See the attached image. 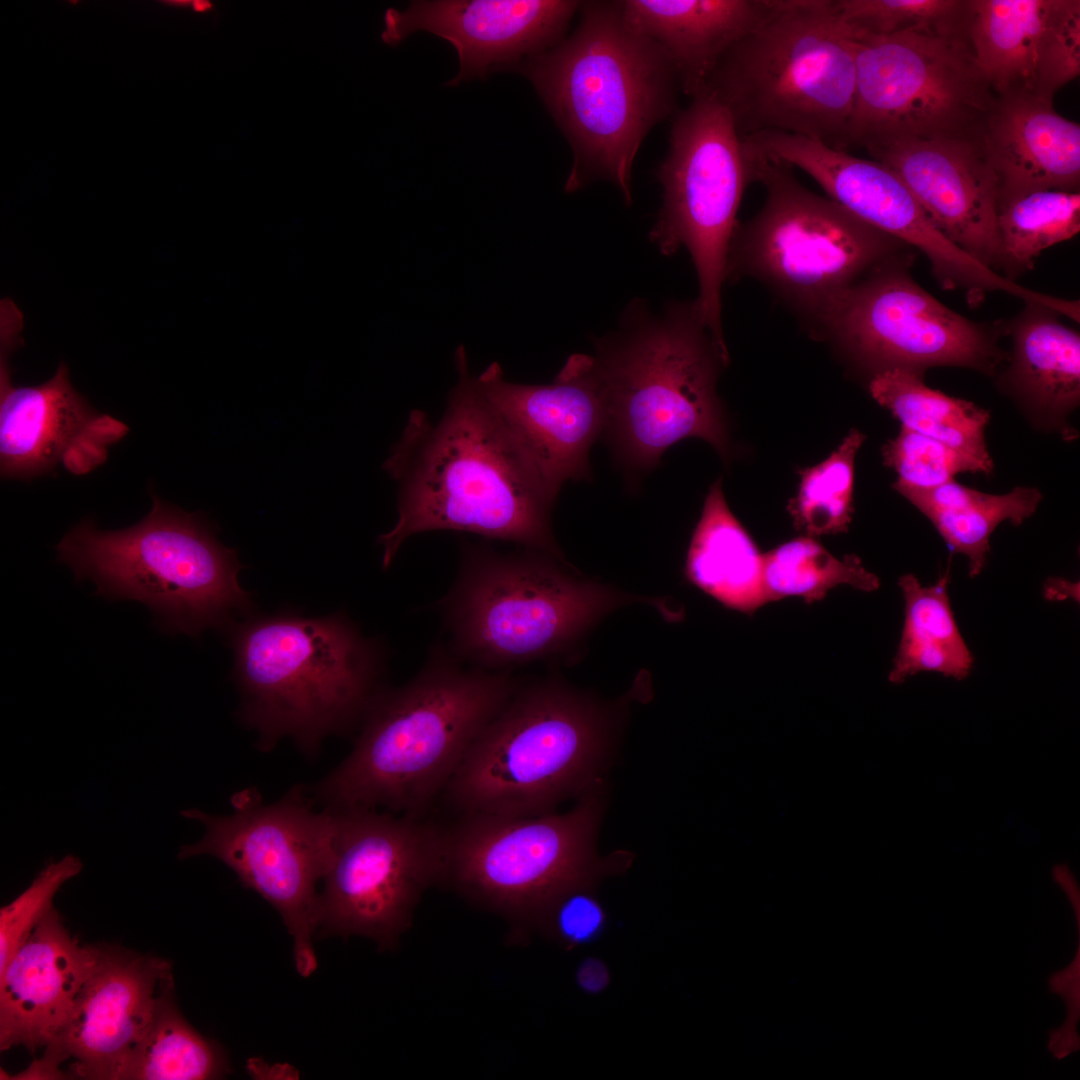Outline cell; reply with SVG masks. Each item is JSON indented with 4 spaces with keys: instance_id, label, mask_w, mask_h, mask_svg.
Returning <instances> with one entry per match:
<instances>
[{
    "instance_id": "16",
    "label": "cell",
    "mask_w": 1080,
    "mask_h": 1080,
    "mask_svg": "<svg viewBox=\"0 0 1080 1080\" xmlns=\"http://www.w3.org/2000/svg\"><path fill=\"white\" fill-rule=\"evenodd\" d=\"M912 259L907 255L868 273L813 330L873 374L892 368L924 373L937 366L994 374L1006 359L999 331L929 294L910 274Z\"/></svg>"
},
{
    "instance_id": "26",
    "label": "cell",
    "mask_w": 1080,
    "mask_h": 1080,
    "mask_svg": "<svg viewBox=\"0 0 1080 1080\" xmlns=\"http://www.w3.org/2000/svg\"><path fill=\"white\" fill-rule=\"evenodd\" d=\"M1058 312L1025 303L1005 326L1012 359L1003 381L1034 412L1058 419L1080 400V335Z\"/></svg>"
},
{
    "instance_id": "1",
    "label": "cell",
    "mask_w": 1080,
    "mask_h": 1080,
    "mask_svg": "<svg viewBox=\"0 0 1080 1080\" xmlns=\"http://www.w3.org/2000/svg\"><path fill=\"white\" fill-rule=\"evenodd\" d=\"M455 365L458 381L440 419L413 410L383 464L399 490L397 521L378 537L382 567L411 536L435 530L511 541L566 562L550 523L555 498L478 390L464 345Z\"/></svg>"
},
{
    "instance_id": "18",
    "label": "cell",
    "mask_w": 1080,
    "mask_h": 1080,
    "mask_svg": "<svg viewBox=\"0 0 1080 1080\" xmlns=\"http://www.w3.org/2000/svg\"><path fill=\"white\" fill-rule=\"evenodd\" d=\"M475 384L555 499L566 481L591 478L589 451L609 422L594 356L571 355L554 381L543 385L509 382L494 361Z\"/></svg>"
},
{
    "instance_id": "42",
    "label": "cell",
    "mask_w": 1080,
    "mask_h": 1080,
    "mask_svg": "<svg viewBox=\"0 0 1080 1080\" xmlns=\"http://www.w3.org/2000/svg\"><path fill=\"white\" fill-rule=\"evenodd\" d=\"M67 1058L54 1046H45L44 1055L33 1061L26 1069L16 1075H8L1 1069V1079H20V1080H47V1079H65L67 1074L61 1071L60 1065L66 1061Z\"/></svg>"
},
{
    "instance_id": "38",
    "label": "cell",
    "mask_w": 1080,
    "mask_h": 1080,
    "mask_svg": "<svg viewBox=\"0 0 1080 1080\" xmlns=\"http://www.w3.org/2000/svg\"><path fill=\"white\" fill-rule=\"evenodd\" d=\"M1080 74V1L1050 0L1038 46L1035 93L1054 94Z\"/></svg>"
},
{
    "instance_id": "4",
    "label": "cell",
    "mask_w": 1080,
    "mask_h": 1080,
    "mask_svg": "<svg viewBox=\"0 0 1080 1080\" xmlns=\"http://www.w3.org/2000/svg\"><path fill=\"white\" fill-rule=\"evenodd\" d=\"M225 631L239 715L258 732L261 749L290 737L313 754L327 735L362 721L381 690L383 647L341 612L255 616Z\"/></svg>"
},
{
    "instance_id": "33",
    "label": "cell",
    "mask_w": 1080,
    "mask_h": 1080,
    "mask_svg": "<svg viewBox=\"0 0 1080 1080\" xmlns=\"http://www.w3.org/2000/svg\"><path fill=\"white\" fill-rule=\"evenodd\" d=\"M997 227L1000 271L1006 279L1015 281L1033 268L1043 250L1080 231V193L1039 190L1000 199Z\"/></svg>"
},
{
    "instance_id": "44",
    "label": "cell",
    "mask_w": 1080,
    "mask_h": 1080,
    "mask_svg": "<svg viewBox=\"0 0 1080 1080\" xmlns=\"http://www.w3.org/2000/svg\"><path fill=\"white\" fill-rule=\"evenodd\" d=\"M1052 877L1056 884L1066 895L1077 920L1078 931L1080 930V889L1077 879L1071 869L1065 864L1055 865L1052 869Z\"/></svg>"
},
{
    "instance_id": "21",
    "label": "cell",
    "mask_w": 1080,
    "mask_h": 1080,
    "mask_svg": "<svg viewBox=\"0 0 1080 1080\" xmlns=\"http://www.w3.org/2000/svg\"><path fill=\"white\" fill-rule=\"evenodd\" d=\"M1 347L0 470L3 478L27 479L58 463L76 474L105 461L107 446L127 432L125 424L99 415L73 388L62 362L52 378L15 386Z\"/></svg>"
},
{
    "instance_id": "22",
    "label": "cell",
    "mask_w": 1080,
    "mask_h": 1080,
    "mask_svg": "<svg viewBox=\"0 0 1080 1080\" xmlns=\"http://www.w3.org/2000/svg\"><path fill=\"white\" fill-rule=\"evenodd\" d=\"M173 988L168 961L99 946L94 972L66 1024L48 1045L73 1059V1076L119 1080L161 998Z\"/></svg>"
},
{
    "instance_id": "35",
    "label": "cell",
    "mask_w": 1080,
    "mask_h": 1080,
    "mask_svg": "<svg viewBox=\"0 0 1080 1080\" xmlns=\"http://www.w3.org/2000/svg\"><path fill=\"white\" fill-rule=\"evenodd\" d=\"M865 440L851 430L826 460L800 472L796 497L788 504L797 530L809 537L846 532L853 513L855 456Z\"/></svg>"
},
{
    "instance_id": "40",
    "label": "cell",
    "mask_w": 1080,
    "mask_h": 1080,
    "mask_svg": "<svg viewBox=\"0 0 1080 1080\" xmlns=\"http://www.w3.org/2000/svg\"><path fill=\"white\" fill-rule=\"evenodd\" d=\"M593 888L580 886L563 893L548 908L538 929L566 950L598 940L608 916Z\"/></svg>"
},
{
    "instance_id": "7",
    "label": "cell",
    "mask_w": 1080,
    "mask_h": 1080,
    "mask_svg": "<svg viewBox=\"0 0 1080 1080\" xmlns=\"http://www.w3.org/2000/svg\"><path fill=\"white\" fill-rule=\"evenodd\" d=\"M152 499V510L124 529L102 531L82 521L56 546L57 560L78 582L92 580L97 595L143 603L164 632L225 630L252 607L238 582L236 550L217 540L202 514Z\"/></svg>"
},
{
    "instance_id": "5",
    "label": "cell",
    "mask_w": 1080,
    "mask_h": 1080,
    "mask_svg": "<svg viewBox=\"0 0 1080 1080\" xmlns=\"http://www.w3.org/2000/svg\"><path fill=\"white\" fill-rule=\"evenodd\" d=\"M567 562L529 549L501 553L464 545L457 578L437 602L460 662L489 671L560 656L612 611L631 604L653 606L667 621L680 619L658 597L624 593L569 573Z\"/></svg>"
},
{
    "instance_id": "19",
    "label": "cell",
    "mask_w": 1080,
    "mask_h": 1080,
    "mask_svg": "<svg viewBox=\"0 0 1080 1080\" xmlns=\"http://www.w3.org/2000/svg\"><path fill=\"white\" fill-rule=\"evenodd\" d=\"M863 148L900 177L950 242L1000 272L998 179L976 139L898 137Z\"/></svg>"
},
{
    "instance_id": "15",
    "label": "cell",
    "mask_w": 1080,
    "mask_h": 1080,
    "mask_svg": "<svg viewBox=\"0 0 1080 1080\" xmlns=\"http://www.w3.org/2000/svg\"><path fill=\"white\" fill-rule=\"evenodd\" d=\"M333 811L315 937L358 935L395 948L423 892L440 880L443 827L387 811Z\"/></svg>"
},
{
    "instance_id": "25",
    "label": "cell",
    "mask_w": 1080,
    "mask_h": 1080,
    "mask_svg": "<svg viewBox=\"0 0 1080 1080\" xmlns=\"http://www.w3.org/2000/svg\"><path fill=\"white\" fill-rule=\"evenodd\" d=\"M621 6L630 26L664 49L681 92L692 98L722 56L766 16L771 0H625Z\"/></svg>"
},
{
    "instance_id": "28",
    "label": "cell",
    "mask_w": 1080,
    "mask_h": 1080,
    "mask_svg": "<svg viewBox=\"0 0 1080 1080\" xmlns=\"http://www.w3.org/2000/svg\"><path fill=\"white\" fill-rule=\"evenodd\" d=\"M1050 0H968L966 32L996 94L1035 92L1038 46Z\"/></svg>"
},
{
    "instance_id": "2",
    "label": "cell",
    "mask_w": 1080,
    "mask_h": 1080,
    "mask_svg": "<svg viewBox=\"0 0 1080 1080\" xmlns=\"http://www.w3.org/2000/svg\"><path fill=\"white\" fill-rule=\"evenodd\" d=\"M519 685L511 671L468 666L434 645L413 679L375 696L353 750L315 786L313 800L420 817Z\"/></svg>"
},
{
    "instance_id": "41",
    "label": "cell",
    "mask_w": 1080,
    "mask_h": 1080,
    "mask_svg": "<svg viewBox=\"0 0 1080 1080\" xmlns=\"http://www.w3.org/2000/svg\"><path fill=\"white\" fill-rule=\"evenodd\" d=\"M1051 992L1059 995L1066 1006V1018L1048 1035V1050L1057 1060H1062L1080 1048L1078 1022L1080 1017V945L1072 961L1048 978Z\"/></svg>"
},
{
    "instance_id": "31",
    "label": "cell",
    "mask_w": 1080,
    "mask_h": 1080,
    "mask_svg": "<svg viewBox=\"0 0 1080 1080\" xmlns=\"http://www.w3.org/2000/svg\"><path fill=\"white\" fill-rule=\"evenodd\" d=\"M949 571L932 585L906 574L898 585L905 602L902 634L888 679L901 684L920 672L965 679L973 655L956 623L948 593Z\"/></svg>"
},
{
    "instance_id": "17",
    "label": "cell",
    "mask_w": 1080,
    "mask_h": 1080,
    "mask_svg": "<svg viewBox=\"0 0 1080 1080\" xmlns=\"http://www.w3.org/2000/svg\"><path fill=\"white\" fill-rule=\"evenodd\" d=\"M744 140L763 156L796 167L865 223L923 253L946 290H961L971 306L1014 284L950 242L889 167L801 135L763 132Z\"/></svg>"
},
{
    "instance_id": "37",
    "label": "cell",
    "mask_w": 1080,
    "mask_h": 1080,
    "mask_svg": "<svg viewBox=\"0 0 1080 1080\" xmlns=\"http://www.w3.org/2000/svg\"><path fill=\"white\" fill-rule=\"evenodd\" d=\"M882 457L884 464L897 473L894 489H931L953 481L958 473L987 475L974 459L904 426L883 446Z\"/></svg>"
},
{
    "instance_id": "23",
    "label": "cell",
    "mask_w": 1080,
    "mask_h": 1080,
    "mask_svg": "<svg viewBox=\"0 0 1080 1080\" xmlns=\"http://www.w3.org/2000/svg\"><path fill=\"white\" fill-rule=\"evenodd\" d=\"M99 947L82 946L55 908L0 971V1048L47 1046L95 970Z\"/></svg>"
},
{
    "instance_id": "43",
    "label": "cell",
    "mask_w": 1080,
    "mask_h": 1080,
    "mask_svg": "<svg viewBox=\"0 0 1080 1080\" xmlns=\"http://www.w3.org/2000/svg\"><path fill=\"white\" fill-rule=\"evenodd\" d=\"M576 980L582 990L590 994H596L608 986L610 973L605 963L591 957L585 959L579 965Z\"/></svg>"
},
{
    "instance_id": "39",
    "label": "cell",
    "mask_w": 1080,
    "mask_h": 1080,
    "mask_svg": "<svg viewBox=\"0 0 1080 1080\" xmlns=\"http://www.w3.org/2000/svg\"><path fill=\"white\" fill-rule=\"evenodd\" d=\"M81 860L66 855L51 861L32 883L9 904L0 909V971L27 940L37 924L53 907L60 887L82 870Z\"/></svg>"
},
{
    "instance_id": "10",
    "label": "cell",
    "mask_w": 1080,
    "mask_h": 1080,
    "mask_svg": "<svg viewBox=\"0 0 1080 1080\" xmlns=\"http://www.w3.org/2000/svg\"><path fill=\"white\" fill-rule=\"evenodd\" d=\"M746 144L753 158L754 182L764 185L766 198L750 220L736 225L726 280L744 276L760 280L814 329L868 273L911 255L903 242L809 190L792 167Z\"/></svg>"
},
{
    "instance_id": "27",
    "label": "cell",
    "mask_w": 1080,
    "mask_h": 1080,
    "mask_svg": "<svg viewBox=\"0 0 1080 1080\" xmlns=\"http://www.w3.org/2000/svg\"><path fill=\"white\" fill-rule=\"evenodd\" d=\"M763 563L764 555L730 511L718 480L690 541L686 579L725 607L751 614L767 603Z\"/></svg>"
},
{
    "instance_id": "20",
    "label": "cell",
    "mask_w": 1080,
    "mask_h": 1080,
    "mask_svg": "<svg viewBox=\"0 0 1080 1080\" xmlns=\"http://www.w3.org/2000/svg\"><path fill=\"white\" fill-rule=\"evenodd\" d=\"M581 2L567 0L413 1L403 11L388 8L381 39L396 46L416 31L449 41L460 69L448 85L484 78L497 68H518L567 33Z\"/></svg>"
},
{
    "instance_id": "13",
    "label": "cell",
    "mask_w": 1080,
    "mask_h": 1080,
    "mask_svg": "<svg viewBox=\"0 0 1080 1080\" xmlns=\"http://www.w3.org/2000/svg\"><path fill=\"white\" fill-rule=\"evenodd\" d=\"M663 202L650 239L664 255L684 246L698 278L699 316L722 350V287L728 252L753 160L726 108L702 91L678 112L656 171Z\"/></svg>"
},
{
    "instance_id": "46",
    "label": "cell",
    "mask_w": 1080,
    "mask_h": 1080,
    "mask_svg": "<svg viewBox=\"0 0 1080 1080\" xmlns=\"http://www.w3.org/2000/svg\"><path fill=\"white\" fill-rule=\"evenodd\" d=\"M193 9L196 12H207L212 8V4L208 1L197 0L192 3Z\"/></svg>"
},
{
    "instance_id": "34",
    "label": "cell",
    "mask_w": 1080,
    "mask_h": 1080,
    "mask_svg": "<svg viewBox=\"0 0 1080 1080\" xmlns=\"http://www.w3.org/2000/svg\"><path fill=\"white\" fill-rule=\"evenodd\" d=\"M839 585L872 592L880 587V581L857 556L836 558L809 536L790 540L764 554L767 602L794 596L813 603Z\"/></svg>"
},
{
    "instance_id": "32",
    "label": "cell",
    "mask_w": 1080,
    "mask_h": 1080,
    "mask_svg": "<svg viewBox=\"0 0 1080 1080\" xmlns=\"http://www.w3.org/2000/svg\"><path fill=\"white\" fill-rule=\"evenodd\" d=\"M229 1072L221 1047L186 1021L171 989L161 998L119 1080H207Z\"/></svg>"
},
{
    "instance_id": "29",
    "label": "cell",
    "mask_w": 1080,
    "mask_h": 1080,
    "mask_svg": "<svg viewBox=\"0 0 1080 1080\" xmlns=\"http://www.w3.org/2000/svg\"><path fill=\"white\" fill-rule=\"evenodd\" d=\"M924 514L950 550L968 559L969 576L981 573L990 550V537L999 524L1020 525L1037 510L1041 492L1015 487L1002 495L977 491L950 481L931 489L895 488Z\"/></svg>"
},
{
    "instance_id": "11",
    "label": "cell",
    "mask_w": 1080,
    "mask_h": 1080,
    "mask_svg": "<svg viewBox=\"0 0 1080 1080\" xmlns=\"http://www.w3.org/2000/svg\"><path fill=\"white\" fill-rule=\"evenodd\" d=\"M601 782L569 812L535 816L462 814L443 828L440 880L507 917L520 934L539 928L551 904L580 886L625 871L632 854L600 857L595 838L603 810Z\"/></svg>"
},
{
    "instance_id": "3",
    "label": "cell",
    "mask_w": 1080,
    "mask_h": 1080,
    "mask_svg": "<svg viewBox=\"0 0 1080 1080\" xmlns=\"http://www.w3.org/2000/svg\"><path fill=\"white\" fill-rule=\"evenodd\" d=\"M576 28L518 70L533 84L573 152L566 192L608 180L632 203V168L681 86L670 57L626 21L621 1H584Z\"/></svg>"
},
{
    "instance_id": "36",
    "label": "cell",
    "mask_w": 1080,
    "mask_h": 1080,
    "mask_svg": "<svg viewBox=\"0 0 1080 1080\" xmlns=\"http://www.w3.org/2000/svg\"><path fill=\"white\" fill-rule=\"evenodd\" d=\"M834 5L856 34L955 29L967 24L968 0H834Z\"/></svg>"
},
{
    "instance_id": "14",
    "label": "cell",
    "mask_w": 1080,
    "mask_h": 1080,
    "mask_svg": "<svg viewBox=\"0 0 1080 1080\" xmlns=\"http://www.w3.org/2000/svg\"><path fill=\"white\" fill-rule=\"evenodd\" d=\"M233 813L181 811L205 827L196 843L184 845L179 859L211 855L257 892L280 914L293 939L298 973L309 977L317 968L312 939L319 892L327 869L335 829L334 811L316 809L313 798L296 787L280 800L265 803L255 788L231 797Z\"/></svg>"
},
{
    "instance_id": "9",
    "label": "cell",
    "mask_w": 1080,
    "mask_h": 1080,
    "mask_svg": "<svg viewBox=\"0 0 1080 1080\" xmlns=\"http://www.w3.org/2000/svg\"><path fill=\"white\" fill-rule=\"evenodd\" d=\"M606 711L557 679L519 687L475 738L442 794L461 814L535 816L600 781Z\"/></svg>"
},
{
    "instance_id": "24",
    "label": "cell",
    "mask_w": 1080,
    "mask_h": 1080,
    "mask_svg": "<svg viewBox=\"0 0 1080 1080\" xmlns=\"http://www.w3.org/2000/svg\"><path fill=\"white\" fill-rule=\"evenodd\" d=\"M1052 99L1029 91L996 96L977 142L998 179L999 198L1039 190L1079 192L1080 125Z\"/></svg>"
},
{
    "instance_id": "12",
    "label": "cell",
    "mask_w": 1080,
    "mask_h": 1080,
    "mask_svg": "<svg viewBox=\"0 0 1080 1080\" xmlns=\"http://www.w3.org/2000/svg\"><path fill=\"white\" fill-rule=\"evenodd\" d=\"M854 35L847 148L898 137L977 140L996 94L976 65L966 27Z\"/></svg>"
},
{
    "instance_id": "45",
    "label": "cell",
    "mask_w": 1080,
    "mask_h": 1080,
    "mask_svg": "<svg viewBox=\"0 0 1080 1080\" xmlns=\"http://www.w3.org/2000/svg\"><path fill=\"white\" fill-rule=\"evenodd\" d=\"M1044 595L1049 600H1079V584L1062 578H1049L1044 584Z\"/></svg>"
},
{
    "instance_id": "30",
    "label": "cell",
    "mask_w": 1080,
    "mask_h": 1080,
    "mask_svg": "<svg viewBox=\"0 0 1080 1080\" xmlns=\"http://www.w3.org/2000/svg\"><path fill=\"white\" fill-rule=\"evenodd\" d=\"M924 373L892 368L872 375V397L902 423L977 461L989 475L993 461L985 443L989 412L928 387Z\"/></svg>"
},
{
    "instance_id": "8",
    "label": "cell",
    "mask_w": 1080,
    "mask_h": 1080,
    "mask_svg": "<svg viewBox=\"0 0 1080 1080\" xmlns=\"http://www.w3.org/2000/svg\"><path fill=\"white\" fill-rule=\"evenodd\" d=\"M623 329L598 342L594 356L606 391L619 450L638 468L659 462L676 442L698 437L723 456L727 433L716 395L725 353L694 302L670 304L654 317L634 304Z\"/></svg>"
},
{
    "instance_id": "6",
    "label": "cell",
    "mask_w": 1080,
    "mask_h": 1080,
    "mask_svg": "<svg viewBox=\"0 0 1080 1080\" xmlns=\"http://www.w3.org/2000/svg\"><path fill=\"white\" fill-rule=\"evenodd\" d=\"M855 86V35L834 0H771L703 91L726 108L741 138L781 132L847 151Z\"/></svg>"
}]
</instances>
